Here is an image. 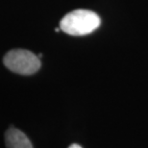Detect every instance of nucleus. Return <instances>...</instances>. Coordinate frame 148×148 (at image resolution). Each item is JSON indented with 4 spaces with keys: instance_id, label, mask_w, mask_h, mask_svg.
Returning a JSON list of instances; mask_svg holds the SVG:
<instances>
[{
    "instance_id": "nucleus-1",
    "label": "nucleus",
    "mask_w": 148,
    "mask_h": 148,
    "mask_svg": "<svg viewBox=\"0 0 148 148\" xmlns=\"http://www.w3.org/2000/svg\"><path fill=\"white\" fill-rule=\"evenodd\" d=\"M100 23V17L94 12L79 9L63 17L60 22V29L71 36H85L96 30Z\"/></svg>"
},
{
    "instance_id": "nucleus-4",
    "label": "nucleus",
    "mask_w": 148,
    "mask_h": 148,
    "mask_svg": "<svg viewBox=\"0 0 148 148\" xmlns=\"http://www.w3.org/2000/svg\"><path fill=\"white\" fill-rule=\"evenodd\" d=\"M69 148H82L81 146L79 145V144H76V143H73L71 145H69Z\"/></svg>"
},
{
    "instance_id": "nucleus-2",
    "label": "nucleus",
    "mask_w": 148,
    "mask_h": 148,
    "mask_svg": "<svg viewBox=\"0 0 148 148\" xmlns=\"http://www.w3.org/2000/svg\"><path fill=\"white\" fill-rule=\"evenodd\" d=\"M4 64L11 71L22 75L36 73L40 67V58L25 49H14L4 57Z\"/></svg>"
},
{
    "instance_id": "nucleus-3",
    "label": "nucleus",
    "mask_w": 148,
    "mask_h": 148,
    "mask_svg": "<svg viewBox=\"0 0 148 148\" xmlns=\"http://www.w3.org/2000/svg\"><path fill=\"white\" fill-rule=\"evenodd\" d=\"M5 143L7 148H33L27 136L14 127H11L6 131Z\"/></svg>"
}]
</instances>
